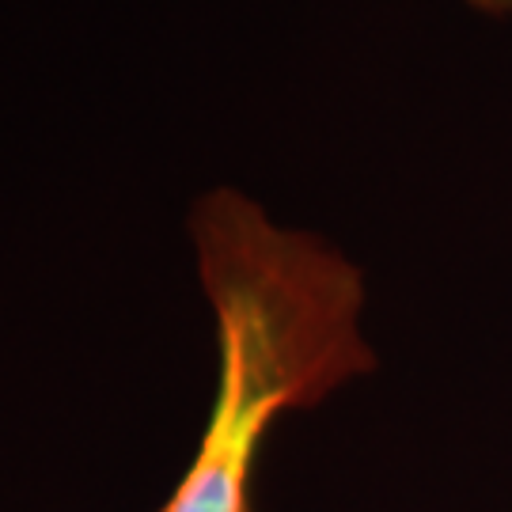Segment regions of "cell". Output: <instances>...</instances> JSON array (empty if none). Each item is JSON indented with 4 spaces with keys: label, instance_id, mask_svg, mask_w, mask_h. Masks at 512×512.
<instances>
[{
    "label": "cell",
    "instance_id": "6da1fadb",
    "mask_svg": "<svg viewBox=\"0 0 512 512\" xmlns=\"http://www.w3.org/2000/svg\"><path fill=\"white\" fill-rule=\"evenodd\" d=\"M190 243L217 323V395L160 512H258L255 467L274 421L376 368L365 277L334 243L277 224L232 186L194 202Z\"/></svg>",
    "mask_w": 512,
    "mask_h": 512
},
{
    "label": "cell",
    "instance_id": "7a4b0ae2",
    "mask_svg": "<svg viewBox=\"0 0 512 512\" xmlns=\"http://www.w3.org/2000/svg\"><path fill=\"white\" fill-rule=\"evenodd\" d=\"M471 8H478V12H486V16H512V0H467Z\"/></svg>",
    "mask_w": 512,
    "mask_h": 512
}]
</instances>
